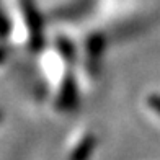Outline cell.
<instances>
[{
  "label": "cell",
  "instance_id": "7a4b0ae2",
  "mask_svg": "<svg viewBox=\"0 0 160 160\" xmlns=\"http://www.w3.org/2000/svg\"><path fill=\"white\" fill-rule=\"evenodd\" d=\"M145 108L152 116L160 118V93H150L145 97Z\"/></svg>",
  "mask_w": 160,
  "mask_h": 160
},
{
  "label": "cell",
  "instance_id": "6da1fadb",
  "mask_svg": "<svg viewBox=\"0 0 160 160\" xmlns=\"http://www.w3.org/2000/svg\"><path fill=\"white\" fill-rule=\"evenodd\" d=\"M95 134L88 129H77L67 144V160H88L95 149Z\"/></svg>",
  "mask_w": 160,
  "mask_h": 160
}]
</instances>
